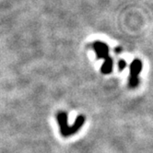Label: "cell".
<instances>
[{"label": "cell", "mask_w": 153, "mask_h": 153, "mask_svg": "<svg viewBox=\"0 0 153 153\" xmlns=\"http://www.w3.org/2000/svg\"><path fill=\"white\" fill-rule=\"evenodd\" d=\"M57 122L59 125L60 132L63 137H69L76 134L81 128L85 123V116L79 115L76 119L73 126L68 125V114L65 112H61L57 114Z\"/></svg>", "instance_id": "1"}, {"label": "cell", "mask_w": 153, "mask_h": 153, "mask_svg": "<svg viewBox=\"0 0 153 153\" xmlns=\"http://www.w3.org/2000/svg\"><path fill=\"white\" fill-rule=\"evenodd\" d=\"M92 47L96 53V56L98 58L103 59V64L102 65V72L105 75L110 74L113 71L114 61L109 56L108 45L102 42H95Z\"/></svg>", "instance_id": "2"}, {"label": "cell", "mask_w": 153, "mask_h": 153, "mask_svg": "<svg viewBox=\"0 0 153 153\" xmlns=\"http://www.w3.org/2000/svg\"><path fill=\"white\" fill-rule=\"evenodd\" d=\"M142 68H143V64H142L141 60L138 58H136L132 61L130 65V76H129V86L131 88H136L138 86L139 79H138V75L141 72Z\"/></svg>", "instance_id": "3"}, {"label": "cell", "mask_w": 153, "mask_h": 153, "mask_svg": "<svg viewBox=\"0 0 153 153\" xmlns=\"http://www.w3.org/2000/svg\"><path fill=\"white\" fill-rule=\"evenodd\" d=\"M126 68V62L125 60H120L118 62V69L119 71H123Z\"/></svg>", "instance_id": "4"}]
</instances>
